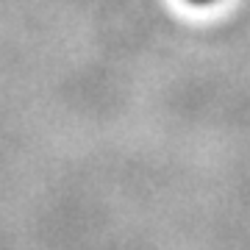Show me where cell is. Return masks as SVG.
<instances>
[{
    "instance_id": "1",
    "label": "cell",
    "mask_w": 250,
    "mask_h": 250,
    "mask_svg": "<svg viewBox=\"0 0 250 250\" xmlns=\"http://www.w3.org/2000/svg\"><path fill=\"white\" fill-rule=\"evenodd\" d=\"M189 3H195V6H206V3H214V0H189Z\"/></svg>"
}]
</instances>
